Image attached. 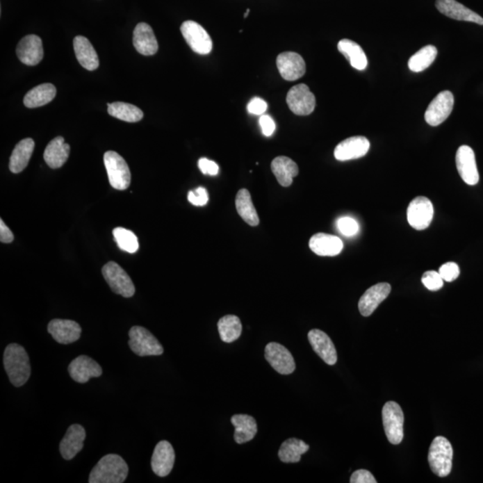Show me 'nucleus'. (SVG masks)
Masks as SVG:
<instances>
[{"instance_id":"nucleus-11","label":"nucleus","mask_w":483,"mask_h":483,"mask_svg":"<svg viewBox=\"0 0 483 483\" xmlns=\"http://www.w3.org/2000/svg\"><path fill=\"white\" fill-rule=\"evenodd\" d=\"M454 104V95L450 90L439 93L425 112L427 124L432 126H438L445 122L453 110Z\"/></svg>"},{"instance_id":"nucleus-40","label":"nucleus","mask_w":483,"mask_h":483,"mask_svg":"<svg viewBox=\"0 0 483 483\" xmlns=\"http://www.w3.org/2000/svg\"><path fill=\"white\" fill-rule=\"evenodd\" d=\"M339 232L345 236H354L359 231V224L350 217H343L336 223Z\"/></svg>"},{"instance_id":"nucleus-10","label":"nucleus","mask_w":483,"mask_h":483,"mask_svg":"<svg viewBox=\"0 0 483 483\" xmlns=\"http://www.w3.org/2000/svg\"><path fill=\"white\" fill-rule=\"evenodd\" d=\"M434 215V208L428 198L419 196L410 202L407 208L408 223L413 229L425 230L431 225Z\"/></svg>"},{"instance_id":"nucleus-42","label":"nucleus","mask_w":483,"mask_h":483,"mask_svg":"<svg viewBox=\"0 0 483 483\" xmlns=\"http://www.w3.org/2000/svg\"><path fill=\"white\" fill-rule=\"evenodd\" d=\"M188 201L195 206H204L208 201L207 190L204 187H199L195 191L189 192Z\"/></svg>"},{"instance_id":"nucleus-38","label":"nucleus","mask_w":483,"mask_h":483,"mask_svg":"<svg viewBox=\"0 0 483 483\" xmlns=\"http://www.w3.org/2000/svg\"><path fill=\"white\" fill-rule=\"evenodd\" d=\"M115 241L121 250L135 254L139 249V241L137 236L129 229L124 227H116L113 230Z\"/></svg>"},{"instance_id":"nucleus-36","label":"nucleus","mask_w":483,"mask_h":483,"mask_svg":"<svg viewBox=\"0 0 483 483\" xmlns=\"http://www.w3.org/2000/svg\"><path fill=\"white\" fill-rule=\"evenodd\" d=\"M218 329H219L221 341L232 343L241 336L243 330L241 320L236 316H224L218 322Z\"/></svg>"},{"instance_id":"nucleus-24","label":"nucleus","mask_w":483,"mask_h":483,"mask_svg":"<svg viewBox=\"0 0 483 483\" xmlns=\"http://www.w3.org/2000/svg\"><path fill=\"white\" fill-rule=\"evenodd\" d=\"M309 246L314 254L329 257L338 255L344 247L341 238L325 233H318L311 236Z\"/></svg>"},{"instance_id":"nucleus-48","label":"nucleus","mask_w":483,"mask_h":483,"mask_svg":"<svg viewBox=\"0 0 483 483\" xmlns=\"http://www.w3.org/2000/svg\"><path fill=\"white\" fill-rule=\"evenodd\" d=\"M250 13V9H247L245 12V18L247 17V15Z\"/></svg>"},{"instance_id":"nucleus-7","label":"nucleus","mask_w":483,"mask_h":483,"mask_svg":"<svg viewBox=\"0 0 483 483\" xmlns=\"http://www.w3.org/2000/svg\"><path fill=\"white\" fill-rule=\"evenodd\" d=\"M102 275L115 294L130 298L136 293L135 285L129 274L114 261H110L102 268Z\"/></svg>"},{"instance_id":"nucleus-2","label":"nucleus","mask_w":483,"mask_h":483,"mask_svg":"<svg viewBox=\"0 0 483 483\" xmlns=\"http://www.w3.org/2000/svg\"><path fill=\"white\" fill-rule=\"evenodd\" d=\"M126 461L116 454L101 458L90 473V483H122L129 475Z\"/></svg>"},{"instance_id":"nucleus-17","label":"nucleus","mask_w":483,"mask_h":483,"mask_svg":"<svg viewBox=\"0 0 483 483\" xmlns=\"http://www.w3.org/2000/svg\"><path fill=\"white\" fill-rule=\"evenodd\" d=\"M48 332L58 344L68 345L80 338L82 328L74 320L55 319L49 323Z\"/></svg>"},{"instance_id":"nucleus-4","label":"nucleus","mask_w":483,"mask_h":483,"mask_svg":"<svg viewBox=\"0 0 483 483\" xmlns=\"http://www.w3.org/2000/svg\"><path fill=\"white\" fill-rule=\"evenodd\" d=\"M129 347L139 357H157L164 349L158 339L148 329L135 326L129 330Z\"/></svg>"},{"instance_id":"nucleus-45","label":"nucleus","mask_w":483,"mask_h":483,"mask_svg":"<svg viewBox=\"0 0 483 483\" xmlns=\"http://www.w3.org/2000/svg\"><path fill=\"white\" fill-rule=\"evenodd\" d=\"M260 123L261 131L265 136L270 137L273 135L276 130V123L273 120V118L270 117L269 115H263L261 116Z\"/></svg>"},{"instance_id":"nucleus-28","label":"nucleus","mask_w":483,"mask_h":483,"mask_svg":"<svg viewBox=\"0 0 483 483\" xmlns=\"http://www.w3.org/2000/svg\"><path fill=\"white\" fill-rule=\"evenodd\" d=\"M271 170L276 177L280 185L284 187H288L292 185L293 179L299 174V168L294 161L291 158L279 156L274 158L271 163Z\"/></svg>"},{"instance_id":"nucleus-15","label":"nucleus","mask_w":483,"mask_h":483,"mask_svg":"<svg viewBox=\"0 0 483 483\" xmlns=\"http://www.w3.org/2000/svg\"><path fill=\"white\" fill-rule=\"evenodd\" d=\"M68 373L72 379L78 383L88 382L90 379L99 378L102 375L101 366L87 355H80L71 361Z\"/></svg>"},{"instance_id":"nucleus-33","label":"nucleus","mask_w":483,"mask_h":483,"mask_svg":"<svg viewBox=\"0 0 483 483\" xmlns=\"http://www.w3.org/2000/svg\"><path fill=\"white\" fill-rule=\"evenodd\" d=\"M236 207L239 216L245 221L248 225L256 227L260 223V219L252 204L250 192L246 189L239 190L236 197Z\"/></svg>"},{"instance_id":"nucleus-47","label":"nucleus","mask_w":483,"mask_h":483,"mask_svg":"<svg viewBox=\"0 0 483 483\" xmlns=\"http://www.w3.org/2000/svg\"><path fill=\"white\" fill-rule=\"evenodd\" d=\"M0 241L4 244H10L14 241L13 233L6 225L3 220H0Z\"/></svg>"},{"instance_id":"nucleus-6","label":"nucleus","mask_w":483,"mask_h":483,"mask_svg":"<svg viewBox=\"0 0 483 483\" xmlns=\"http://www.w3.org/2000/svg\"><path fill=\"white\" fill-rule=\"evenodd\" d=\"M104 164L111 186L120 191L129 188L131 183L130 168L122 156L116 152H107L104 154Z\"/></svg>"},{"instance_id":"nucleus-25","label":"nucleus","mask_w":483,"mask_h":483,"mask_svg":"<svg viewBox=\"0 0 483 483\" xmlns=\"http://www.w3.org/2000/svg\"><path fill=\"white\" fill-rule=\"evenodd\" d=\"M133 46L143 56H152L157 53L158 44L152 28L148 24L140 23L133 31Z\"/></svg>"},{"instance_id":"nucleus-23","label":"nucleus","mask_w":483,"mask_h":483,"mask_svg":"<svg viewBox=\"0 0 483 483\" xmlns=\"http://www.w3.org/2000/svg\"><path fill=\"white\" fill-rule=\"evenodd\" d=\"M86 438L85 429L80 425H73L67 429L62 439L59 450L65 460H72L83 448V441Z\"/></svg>"},{"instance_id":"nucleus-13","label":"nucleus","mask_w":483,"mask_h":483,"mask_svg":"<svg viewBox=\"0 0 483 483\" xmlns=\"http://www.w3.org/2000/svg\"><path fill=\"white\" fill-rule=\"evenodd\" d=\"M456 164L458 173L464 183L469 186L478 183L480 176L475 152L472 148L467 145L461 146L457 152Z\"/></svg>"},{"instance_id":"nucleus-32","label":"nucleus","mask_w":483,"mask_h":483,"mask_svg":"<svg viewBox=\"0 0 483 483\" xmlns=\"http://www.w3.org/2000/svg\"><path fill=\"white\" fill-rule=\"evenodd\" d=\"M338 49L355 69L360 71L366 69L368 59L363 49L357 42L348 39L341 40L338 42Z\"/></svg>"},{"instance_id":"nucleus-29","label":"nucleus","mask_w":483,"mask_h":483,"mask_svg":"<svg viewBox=\"0 0 483 483\" xmlns=\"http://www.w3.org/2000/svg\"><path fill=\"white\" fill-rule=\"evenodd\" d=\"M35 143L33 139L26 138L22 140L15 146L9 162V170L12 173H21L28 166V163L32 158Z\"/></svg>"},{"instance_id":"nucleus-39","label":"nucleus","mask_w":483,"mask_h":483,"mask_svg":"<svg viewBox=\"0 0 483 483\" xmlns=\"http://www.w3.org/2000/svg\"><path fill=\"white\" fill-rule=\"evenodd\" d=\"M422 282L427 289L429 291H438L443 288L444 280L442 279L439 271L429 270L423 274Z\"/></svg>"},{"instance_id":"nucleus-22","label":"nucleus","mask_w":483,"mask_h":483,"mask_svg":"<svg viewBox=\"0 0 483 483\" xmlns=\"http://www.w3.org/2000/svg\"><path fill=\"white\" fill-rule=\"evenodd\" d=\"M311 347L329 366H334L338 361V354L334 344L325 332L320 329H311L308 333Z\"/></svg>"},{"instance_id":"nucleus-21","label":"nucleus","mask_w":483,"mask_h":483,"mask_svg":"<svg viewBox=\"0 0 483 483\" xmlns=\"http://www.w3.org/2000/svg\"><path fill=\"white\" fill-rule=\"evenodd\" d=\"M436 8L445 17L458 21L472 22L483 26V18L481 15L476 14L475 12L464 7L461 3L456 0H437Z\"/></svg>"},{"instance_id":"nucleus-37","label":"nucleus","mask_w":483,"mask_h":483,"mask_svg":"<svg viewBox=\"0 0 483 483\" xmlns=\"http://www.w3.org/2000/svg\"><path fill=\"white\" fill-rule=\"evenodd\" d=\"M437 55L438 51L436 47L425 46L409 59L408 67L414 73H420V72L427 69L434 62Z\"/></svg>"},{"instance_id":"nucleus-8","label":"nucleus","mask_w":483,"mask_h":483,"mask_svg":"<svg viewBox=\"0 0 483 483\" xmlns=\"http://www.w3.org/2000/svg\"><path fill=\"white\" fill-rule=\"evenodd\" d=\"M181 33L187 44L197 54L208 55L213 51V40L206 30L196 22L186 21L181 26Z\"/></svg>"},{"instance_id":"nucleus-41","label":"nucleus","mask_w":483,"mask_h":483,"mask_svg":"<svg viewBox=\"0 0 483 483\" xmlns=\"http://www.w3.org/2000/svg\"><path fill=\"white\" fill-rule=\"evenodd\" d=\"M439 273L444 281L452 282L460 275L459 266L455 263H447L439 268Z\"/></svg>"},{"instance_id":"nucleus-19","label":"nucleus","mask_w":483,"mask_h":483,"mask_svg":"<svg viewBox=\"0 0 483 483\" xmlns=\"http://www.w3.org/2000/svg\"><path fill=\"white\" fill-rule=\"evenodd\" d=\"M391 292V286L388 283L376 284L367 290L360 298L359 311L361 316L368 317L372 316L374 311L385 300Z\"/></svg>"},{"instance_id":"nucleus-35","label":"nucleus","mask_w":483,"mask_h":483,"mask_svg":"<svg viewBox=\"0 0 483 483\" xmlns=\"http://www.w3.org/2000/svg\"><path fill=\"white\" fill-rule=\"evenodd\" d=\"M108 112L111 117L129 123L139 122L143 117L142 111L139 108L126 102H114V104H108Z\"/></svg>"},{"instance_id":"nucleus-16","label":"nucleus","mask_w":483,"mask_h":483,"mask_svg":"<svg viewBox=\"0 0 483 483\" xmlns=\"http://www.w3.org/2000/svg\"><path fill=\"white\" fill-rule=\"evenodd\" d=\"M370 147L369 140L364 136H354L344 140L334 151L336 160L347 161L357 160L368 154Z\"/></svg>"},{"instance_id":"nucleus-1","label":"nucleus","mask_w":483,"mask_h":483,"mask_svg":"<svg viewBox=\"0 0 483 483\" xmlns=\"http://www.w3.org/2000/svg\"><path fill=\"white\" fill-rule=\"evenodd\" d=\"M3 363L9 380L15 386H22L28 382L32 373L29 357L22 345L12 343L6 347Z\"/></svg>"},{"instance_id":"nucleus-3","label":"nucleus","mask_w":483,"mask_h":483,"mask_svg":"<svg viewBox=\"0 0 483 483\" xmlns=\"http://www.w3.org/2000/svg\"><path fill=\"white\" fill-rule=\"evenodd\" d=\"M453 448L448 439L439 436L433 439L428 454L429 467L434 475L447 477L451 473Z\"/></svg>"},{"instance_id":"nucleus-12","label":"nucleus","mask_w":483,"mask_h":483,"mask_svg":"<svg viewBox=\"0 0 483 483\" xmlns=\"http://www.w3.org/2000/svg\"><path fill=\"white\" fill-rule=\"evenodd\" d=\"M265 358L277 373L288 375L295 372L294 357L284 345L279 343H269L265 347Z\"/></svg>"},{"instance_id":"nucleus-14","label":"nucleus","mask_w":483,"mask_h":483,"mask_svg":"<svg viewBox=\"0 0 483 483\" xmlns=\"http://www.w3.org/2000/svg\"><path fill=\"white\" fill-rule=\"evenodd\" d=\"M280 76L286 81H297L304 76L306 65L304 58L295 52H283L277 58Z\"/></svg>"},{"instance_id":"nucleus-46","label":"nucleus","mask_w":483,"mask_h":483,"mask_svg":"<svg viewBox=\"0 0 483 483\" xmlns=\"http://www.w3.org/2000/svg\"><path fill=\"white\" fill-rule=\"evenodd\" d=\"M351 483H377L376 479L367 470H357L352 475Z\"/></svg>"},{"instance_id":"nucleus-43","label":"nucleus","mask_w":483,"mask_h":483,"mask_svg":"<svg viewBox=\"0 0 483 483\" xmlns=\"http://www.w3.org/2000/svg\"><path fill=\"white\" fill-rule=\"evenodd\" d=\"M267 110V102L263 99L258 98V97H255V98L252 99L247 106V110L249 113L257 115V116H263Z\"/></svg>"},{"instance_id":"nucleus-30","label":"nucleus","mask_w":483,"mask_h":483,"mask_svg":"<svg viewBox=\"0 0 483 483\" xmlns=\"http://www.w3.org/2000/svg\"><path fill=\"white\" fill-rule=\"evenodd\" d=\"M231 423L236 428L234 437L238 444L251 441L257 434L256 420L248 414H236L232 417Z\"/></svg>"},{"instance_id":"nucleus-34","label":"nucleus","mask_w":483,"mask_h":483,"mask_svg":"<svg viewBox=\"0 0 483 483\" xmlns=\"http://www.w3.org/2000/svg\"><path fill=\"white\" fill-rule=\"evenodd\" d=\"M309 450V445L298 439H288L284 441L279 448V457L283 463L300 462L301 457Z\"/></svg>"},{"instance_id":"nucleus-44","label":"nucleus","mask_w":483,"mask_h":483,"mask_svg":"<svg viewBox=\"0 0 483 483\" xmlns=\"http://www.w3.org/2000/svg\"><path fill=\"white\" fill-rule=\"evenodd\" d=\"M198 166L202 174H210V176H217L220 172L219 165L213 161L208 160L206 158H202L198 161Z\"/></svg>"},{"instance_id":"nucleus-18","label":"nucleus","mask_w":483,"mask_h":483,"mask_svg":"<svg viewBox=\"0 0 483 483\" xmlns=\"http://www.w3.org/2000/svg\"><path fill=\"white\" fill-rule=\"evenodd\" d=\"M176 455L172 445L166 441L158 442L152 457V469L155 475L166 477L172 470Z\"/></svg>"},{"instance_id":"nucleus-31","label":"nucleus","mask_w":483,"mask_h":483,"mask_svg":"<svg viewBox=\"0 0 483 483\" xmlns=\"http://www.w3.org/2000/svg\"><path fill=\"white\" fill-rule=\"evenodd\" d=\"M57 95V89L51 83H43L34 87L24 96V104L29 108L42 107L51 102Z\"/></svg>"},{"instance_id":"nucleus-9","label":"nucleus","mask_w":483,"mask_h":483,"mask_svg":"<svg viewBox=\"0 0 483 483\" xmlns=\"http://www.w3.org/2000/svg\"><path fill=\"white\" fill-rule=\"evenodd\" d=\"M286 104L293 113L297 116H308L316 108V99L309 87L301 83L289 90Z\"/></svg>"},{"instance_id":"nucleus-27","label":"nucleus","mask_w":483,"mask_h":483,"mask_svg":"<svg viewBox=\"0 0 483 483\" xmlns=\"http://www.w3.org/2000/svg\"><path fill=\"white\" fill-rule=\"evenodd\" d=\"M74 49L76 52L77 60L83 68L93 71L99 67V62L98 54L93 48L92 43L85 37L76 36L74 39Z\"/></svg>"},{"instance_id":"nucleus-5","label":"nucleus","mask_w":483,"mask_h":483,"mask_svg":"<svg viewBox=\"0 0 483 483\" xmlns=\"http://www.w3.org/2000/svg\"><path fill=\"white\" fill-rule=\"evenodd\" d=\"M383 426L386 438L391 444H400L404 439V413L394 401L385 404L382 409Z\"/></svg>"},{"instance_id":"nucleus-20","label":"nucleus","mask_w":483,"mask_h":483,"mask_svg":"<svg viewBox=\"0 0 483 483\" xmlns=\"http://www.w3.org/2000/svg\"><path fill=\"white\" fill-rule=\"evenodd\" d=\"M17 55L22 63L27 65H38L44 55L42 39L34 34L24 37L18 43Z\"/></svg>"},{"instance_id":"nucleus-26","label":"nucleus","mask_w":483,"mask_h":483,"mask_svg":"<svg viewBox=\"0 0 483 483\" xmlns=\"http://www.w3.org/2000/svg\"><path fill=\"white\" fill-rule=\"evenodd\" d=\"M69 154V145L65 142L63 137L58 136L47 145L43 157L49 167L57 170L67 162Z\"/></svg>"}]
</instances>
